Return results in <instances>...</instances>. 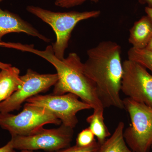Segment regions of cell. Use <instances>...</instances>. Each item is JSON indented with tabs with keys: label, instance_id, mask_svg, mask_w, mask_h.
Here are the masks:
<instances>
[{
	"label": "cell",
	"instance_id": "1",
	"mask_svg": "<svg viewBox=\"0 0 152 152\" xmlns=\"http://www.w3.org/2000/svg\"><path fill=\"white\" fill-rule=\"evenodd\" d=\"M121 48L111 41L101 42L87 51L84 72L94 83L104 108L124 109L120 96L123 73Z\"/></svg>",
	"mask_w": 152,
	"mask_h": 152
},
{
	"label": "cell",
	"instance_id": "2",
	"mask_svg": "<svg viewBox=\"0 0 152 152\" xmlns=\"http://www.w3.org/2000/svg\"><path fill=\"white\" fill-rule=\"evenodd\" d=\"M5 47L37 55L55 67L58 80L54 85L53 94H74L89 105L94 110H104L96 87L85 73L83 63L76 53H70L61 60L55 56L51 45L48 46L44 50L35 49L33 45L20 43L7 42Z\"/></svg>",
	"mask_w": 152,
	"mask_h": 152
},
{
	"label": "cell",
	"instance_id": "3",
	"mask_svg": "<svg viewBox=\"0 0 152 152\" xmlns=\"http://www.w3.org/2000/svg\"><path fill=\"white\" fill-rule=\"evenodd\" d=\"M26 10L50 25L54 31L56 40L52 46L53 51L61 60L64 58L65 52L76 25L81 21L98 18L101 14L99 10L55 12L34 6H27Z\"/></svg>",
	"mask_w": 152,
	"mask_h": 152
},
{
	"label": "cell",
	"instance_id": "4",
	"mask_svg": "<svg viewBox=\"0 0 152 152\" xmlns=\"http://www.w3.org/2000/svg\"><path fill=\"white\" fill-rule=\"evenodd\" d=\"M131 120L124 139L133 152H149L152 147V107L129 98L123 99Z\"/></svg>",
	"mask_w": 152,
	"mask_h": 152
},
{
	"label": "cell",
	"instance_id": "5",
	"mask_svg": "<svg viewBox=\"0 0 152 152\" xmlns=\"http://www.w3.org/2000/svg\"><path fill=\"white\" fill-rule=\"evenodd\" d=\"M61 124V120L47 109L27 103L17 115L0 113V127L8 131L11 136L29 135L45 125Z\"/></svg>",
	"mask_w": 152,
	"mask_h": 152
},
{
	"label": "cell",
	"instance_id": "6",
	"mask_svg": "<svg viewBox=\"0 0 152 152\" xmlns=\"http://www.w3.org/2000/svg\"><path fill=\"white\" fill-rule=\"evenodd\" d=\"M74 133L73 129L61 124L56 129L41 128L29 135L11 136L10 141L15 150L53 152L70 146Z\"/></svg>",
	"mask_w": 152,
	"mask_h": 152
},
{
	"label": "cell",
	"instance_id": "7",
	"mask_svg": "<svg viewBox=\"0 0 152 152\" xmlns=\"http://www.w3.org/2000/svg\"><path fill=\"white\" fill-rule=\"evenodd\" d=\"M26 103L47 109L61 120V124L73 129L78 123L77 113L92 109L89 105L80 100L77 96L71 93L58 95L38 94L28 99Z\"/></svg>",
	"mask_w": 152,
	"mask_h": 152
},
{
	"label": "cell",
	"instance_id": "8",
	"mask_svg": "<svg viewBox=\"0 0 152 152\" xmlns=\"http://www.w3.org/2000/svg\"><path fill=\"white\" fill-rule=\"evenodd\" d=\"M123 66L121 91L131 99L152 107V74L129 59L123 62Z\"/></svg>",
	"mask_w": 152,
	"mask_h": 152
},
{
	"label": "cell",
	"instance_id": "9",
	"mask_svg": "<svg viewBox=\"0 0 152 152\" xmlns=\"http://www.w3.org/2000/svg\"><path fill=\"white\" fill-rule=\"evenodd\" d=\"M23 86L10 97L0 103V113H10L19 110L28 99L47 91L58 81L57 74H40L28 69L20 76Z\"/></svg>",
	"mask_w": 152,
	"mask_h": 152
},
{
	"label": "cell",
	"instance_id": "10",
	"mask_svg": "<svg viewBox=\"0 0 152 152\" xmlns=\"http://www.w3.org/2000/svg\"><path fill=\"white\" fill-rule=\"evenodd\" d=\"M12 33H24L46 42H50V39L40 34L18 15L0 8V42H2L1 39L4 36Z\"/></svg>",
	"mask_w": 152,
	"mask_h": 152
},
{
	"label": "cell",
	"instance_id": "11",
	"mask_svg": "<svg viewBox=\"0 0 152 152\" xmlns=\"http://www.w3.org/2000/svg\"><path fill=\"white\" fill-rule=\"evenodd\" d=\"M152 37V22L147 15L135 22L130 30L129 42L132 48L145 49Z\"/></svg>",
	"mask_w": 152,
	"mask_h": 152
},
{
	"label": "cell",
	"instance_id": "12",
	"mask_svg": "<svg viewBox=\"0 0 152 152\" xmlns=\"http://www.w3.org/2000/svg\"><path fill=\"white\" fill-rule=\"evenodd\" d=\"M18 68L11 66L0 71V103L11 96L23 86Z\"/></svg>",
	"mask_w": 152,
	"mask_h": 152
},
{
	"label": "cell",
	"instance_id": "13",
	"mask_svg": "<svg viewBox=\"0 0 152 152\" xmlns=\"http://www.w3.org/2000/svg\"><path fill=\"white\" fill-rule=\"evenodd\" d=\"M124 122L119 123L112 135L101 145L99 152H133L124 139Z\"/></svg>",
	"mask_w": 152,
	"mask_h": 152
},
{
	"label": "cell",
	"instance_id": "14",
	"mask_svg": "<svg viewBox=\"0 0 152 152\" xmlns=\"http://www.w3.org/2000/svg\"><path fill=\"white\" fill-rule=\"evenodd\" d=\"M104 111L94 110L93 113L88 117L86 119L87 123L89 124V128L101 145L111 135L104 121Z\"/></svg>",
	"mask_w": 152,
	"mask_h": 152
},
{
	"label": "cell",
	"instance_id": "15",
	"mask_svg": "<svg viewBox=\"0 0 152 152\" xmlns=\"http://www.w3.org/2000/svg\"><path fill=\"white\" fill-rule=\"evenodd\" d=\"M128 59L139 63L152 74V52L147 49L132 48L128 52Z\"/></svg>",
	"mask_w": 152,
	"mask_h": 152
},
{
	"label": "cell",
	"instance_id": "16",
	"mask_svg": "<svg viewBox=\"0 0 152 152\" xmlns=\"http://www.w3.org/2000/svg\"><path fill=\"white\" fill-rule=\"evenodd\" d=\"M96 141L95 136L88 127L82 130L77 136L76 145L80 147H87Z\"/></svg>",
	"mask_w": 152,
	"mask_h": 152
},
{
	"label": "cell",
	"instance_id": "17",
	"mask_svg": "<svg viewBox=\"0 0 152 152\" xmlns=\"http://www.w3.org/2000/svg\"><path fill=\"white\" fill-rule=\"evenodd\" d=\"M101 145L96 141L87 147H80L75 145L53 152H99Z\"/></svg>",
	"mask_w": 152,
	"mask_h": 152
},
{
	"label": "cell",
	"instance_id": "18",
	"mask_svg": "<svg viewBox=\"0 0 152 152\" xmlns=\"http://www.w3.org/2000/svg\"><path fill=\"white\" fill-rule=\"evenodd\" d=\"M87 1L97 3L99 0H56L55 4L60 7L69 9L80 5Z\"/></svg>",
	"mask_w": 152,
	"mask_h": 152
},
{
	"label": "cell",
	"instance_id": "19",
	"mask_svg": "<svg viewBox=\"0 0 152 152\" xmlns=\"http://www.w3.org/2000/svg\"><path fill=\"white\" fill-rule=\"evenodd\" d=\"M0 152H16L13 148L11 142L9 141L4 146L0 148Z\"/></svg>",
	"mask_w": 152,
	"mask_h": 152
},
{
	"label": "cell",
	"instance_id": "20",
	"mask_svg": "<svg viewBox=\"0 0 152 152\" xmlns=\"http://www.w3.org/2000/svg\"><path fill=\"white\" fill-rule=\"evenodd\" d=\"M145 12L152 22V7H146L145 8Z\"/></svg>",
	"mask_w": 152,
	"mask_h": 152
},
{
	"label": "cell",
	"instance_id": "21",
	"mask_svg": "<svg viewBox=\"0 0 152 152\" xmlns=\"http://www.w3.org/2000/svg\"><path fill=\"white\" fill-rule=\"evenodd\" d=\"M139 1L141 4H147V7H152V0H139Z\"/></svg>",
	"mask_w": 152,
	"mask_h": 152
},
{
	"label": "cell",
	"instance_id": "22",
	"mask_svg": "<svg viewBox=\"0 0 152 152\" xmlns=\"http://www.w3.org/2000/svg\"><path fill=\"white\" fill-rule=\"evenodd\" d=\"M11 66H12V65L10 64H5V63L0 62V69H8Z\"/></svg>",
	"mask_w": 152,
	"mask_h": 152
},
{
	"label": "cell",
	"instance_id": "23",
	"mask_svg": "<svg viewBox=\"0 0 152 152\" xmlns=\"http://www.w3.org/2000/svg\"><path fill=\"white\" fill-rule=\"evenodd\" d=\"M148 50H149L150 51L152 52V37L151 39V40L149 42L147 45L146 48H145Z\"/></svg>",
	"mask_w": 152,
	"mask_h": 152
},
{
	"label": "cell",
	"instance_id": "24",
	"mask_svg": "<svg viewBox=\"0 0 152 152\" xmlns=\"http://www.w3.org/2000/svg\"><path fill=\"white\" fill-rule=\"evenodd\" d=\"M21 152H34L33 151H30V150H22L21 151Z\"/></svg>",
	"mask_w": 152,
	"mask_h": 152
},
{
	"label": "cell",
	"instance_id": "25",
	"mask_svg": "<svg viewBox=\"0 0 152 152\" xmlns=\"http://www.w3.org/2000/svg\"><path fill=\"white\" fill-rule=\"evenodd\" d=\"M2 1H3V0H0V3H1V2Z\"/></svg>",
	"mask_w": 152,
	"mask_h": 152
},
{
	"label": "cell",
	"instance_id": "26",
	"mask_svg": "<svg viewBox=\"0 0 152 152\" xmlns=\"http://www.w3.org/2000/svg\"><path fill=\"white\" fill-rule=\"evenodd\" d=\"M1 69H0V71H1Z\"/></svg>",
	"mask_w": 152,
	"mask_h": 152
},
{
	"label": "cell",
	"instance_id": "27",
	"mask_svg": "<svg viewBox=\"0 0 152 152\" xmlns=\"http://www.w3.org/2000/svg\"><path fill=\"white\" fill-rule=\"evenodd\" d=\"M151 148L152 149V148Z\"/></svg>",
	"mask_w": 152,
	"mask_h": 152
},
{
	"label": "cell",
	"instance_id": "28",
	"mask_svg": "<svg viewBox=\"0 0 152 152\" xmlns=\"http://www.w3.org/2000/svg\"></svg>",
	"mask_w": 152,
	"mask_h": 152
}]
</instances>
